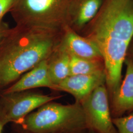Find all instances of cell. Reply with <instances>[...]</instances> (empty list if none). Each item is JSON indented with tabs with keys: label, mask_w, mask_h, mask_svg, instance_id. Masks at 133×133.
<instances>
[{
	"label": "cell",
	"mask_w": 133,
	"mask_h": 133,
	"mask_svg": "<svg viewBox=\"0 0 133 133\" xmlns=\"http://www.w3.org/2000/svg\"><path fill=\"white\" fill-rule=\"evenodd\" d=\"M72 0H15L10 13L16 24L64 30Z\"/></svg>",
	"instance_id": "obj_4"
},
{
	"label": "cell",
	"mask_w": 133,
	"mask_h": 133,
	"mask_svg": "<svg viewBox=\"0 0 133 133\" xmlns=\"http://www.w3.org/2000/svg\"><path fill=\"white\" fill-rule=\"evenodd\" d=\"M70 71L71 75H90L104 71L99 60L82 59L71 55Z\"/></svg>",
	"instance_id": "obj_13"
},
{
	"label": "cell",
	"mask_w": 133,
	"mask_h": 133,
	"mask_svg": "<svg viewBox=\"0 0 133 133\" xmlns=\"http://www.w3.org/2000/svg\"><path fill=\"white\" fill-rule=\"evenodd\" d=\"M15 0H0V19H3L4 16L10 12Z\"/></svg>",
	"instance_id": "obj_15"
},
{
	"label": "cell",
	"mask_w": 133,
	"mask_h": 133,
	"mask_svg": "<svg viewBox=\"0 0 133 133\" xmlns=\"http://www.w3.org/2000/svg\"><path fill=\"white\" fill-rule=\"evenodd\" d=\"M88 25L85 37L96 44L102 54L110 99L121 82L122 66L133 37V0H105Z\"/></svg>",
	"instance_id": "obj_1"
},
{
	"label": "cell",
	"mask_w": 133,
	"mask_h": 133,
	"mask_svg": "<svg viewBox=\"0 0 133 133\" xmlns=\"http://www.w3.org/2000/svg\"><path fill=\"white\" fill-rule=\"evenodd\" d=\"M126 65L125 77L109 99L113 118L133 111V61L128 60Z\"/></svg>",
	"instance_id": "obj_8"
},
{
	"label": "cell",
	"mask_w": 133,
	"mask_h": 133,
	"mask_svg": "<svg viewBox=\"0 0 133 133\" xmlns=\"http://www.w3.org/2000/svg\"><path fill=\"white\" fill-rule=\"evenodd\" d=\"M2 133V132H1V133Z\"/></svg>",
	"instance_id": "obj_19"
},
{
	"label": "cell",
	"mask_w": 133,
	"mask_h": 133,
	"mask_svg": "<svg viewBox=\"0 0 133 133\" xmlns=\"http://www.w3.org/2000/svg\"><path fill=\"white\" fill-rule=\"evenodd\" d=\"M10 29L9 25L3 20V19H0V48Z\"/></svg>",
	"instance_id": "obj_16"
},
{
	"label": "cell",
	"mask_w": 133,
	"mask_h": 133,
	"mask_svg": "<svg viewBox=\"0 0 133 133\" xmlns=\"http://www.w3.org/2000/svg\"><path fill=\"white\" fill-rule=\"evenodd\" d=\"M4 106L1 125L9 122H18L38 107L58 98V97L23 92L3 93Z\"/></svg>",
	"instance_id": "obj_6"
},
{
	"label": "cell",
	"mask_w": 133,
	"mask_h": 133,
	"mask_svg": "<svg viewBox=\"0 0 133 133\" xmlns=\"http://www.w3.org/2000/svg\"><path fill=\"white\" fill-rule=\"evenodd\" d=\"M2 126L0 124V133L2 132Z\"/></svg>",
	"instance_id": "obj_18"
},
{
	"label": "cell",
	"mask_w": 133,
	"mask_h": 133,
	"mask_svg": "<svg viewBox=\"0 0 133 133\" xmlns=\"http://www.w3.org/2000/svg\"><path fill=\"white\" fill-rule=\"evenodd\" d=\"M103 0H72L69 10L68 26L73 30L90 23L98 12Z\"/></svg>",
	"instance_id": "obj_11"
},
{
	"label": "cell",
	"mask_w": 133,
	"mask_h": 133,
	"mask_svg": "<svg viewBox=\"0 0 133 133\" xmlns=\"http://www.w3.org/2000/svg\"><path fill=\"white\" fill-rule=\"evenodd\" d=\"M43 87L52 89L53 88L48 74V59L25 73L12 85L5 89L3 93L20 92Z\"/></svg>",
	"instance_id": "obj_10"
},
{
	"label": "cell",
	"mask_w": 133,
	"mask_h": 133,
	"mask_svg": "<svg viewBox=\"0 0 133 133\" xmlns=\"http://www.w3.org/2000/svg\"><path fill=\"white\" fill-rule=\"evenodd\" d=\"M33 133H83L89 127L81 103L64 105L47 103L23 121Z\"/></svg>",
	"instance_id": "obj_3"
},
{
	"label": "cell",
	"mask_w": 133,
	"mask_h": 133,
	"mask_svg": "<svg viewBox=\"0 0 133 133\" xmlns=\"http://www.w3.org/2000/svg\"><path fill=\"white\" fill-rule=\"evenodd\" d=\"M61 44L71 55L92 60L102 59L99 48L91 39L80 36L68 26L64 30Z\"/></svg>",
	"instance_id": "obj_9"
},
{
	"label": "cell",
	"mask_w": 133,
	"mask_h": 133,
	"mask_svg": "<svg viewBox=\"0 0 133 133\" xmlns=\"http://www.w3.org/2000/svg\"><path fill=\"white\" fill-rule=\"evenodd\" d=\"M105 84V71L90 75L69 76L55 88L72 95L81 103L98 86Z\"/></svg>",
	"instance_id": "obj_7"
},
{
	"label": "cell",
	"mask_w": 133,
	"mask_h": 133,
	"mask_svg": "<svg viewBox=\"0 0 133 133\" xmlns=\"http://www.w3.org/2000/svg\"><path fill=\"white\" fill-rule=\"evenodd\" d=\"M63 32L26 25L10 28L0 48V88L48 59L60 44Z\"/></svg>",
	"instance_id": "obj_2"
},
{
	"label": "cell",
	"mask_w": 133,
	"mask_h": 133,
	"mask_svg": "<svg viewBox=\"0 0 133 133\" xmlns=\"http://www.w3.org/2000/svg\"><path fill=\"white\" fill-rule=\"evenodd\" d=\"M81 104L89 129L96 133H118L113 122L109 95L105 84L97 87Z\"/></svg>",
	"instance_id": "obj_5"
},
{
	"label": "cell",
	"mask_w": 133,
	"mask_h": 133,
	"mask_svg": "<svg viewBox=\"0 0 133 133\" xmlns=\"http://www.w3.org/2000/svg\"><path fill=\"white\" fill-rule=\"evenodd\" d=\"M113 122L118 133H133V113L114 118Z\"/></svg>",
	"instance_id": "obj_14"
},
{
	"label": "cell",
	"mask_w": 133,
	"mask_h": 133,
	"mask_svg": "<svg viewBox=\"0 0 133 133\" xmlns=\"http://www.w3.org/2000/svg\"><path fill=\"white\" fill-rule=\"evenodd\" d=\"M70 60L71 55L61 42L48 58V71L53 89L70 76Z\"/></svg>",
	"instance_id": "obj_12"
},
{
	"label": "cell",
	"mask_w": 133,
	"mask_h": 133,
	"mask_svg": "<svg viewBox=\"0 0 133 133\" xmlns=\"http://www.w3.org/2000/svg\"><path fill=\"white\" fill-rule=\"evenodd\" d=\"M89 133H96L95 132H94L93 130H91V129H89Z\"/></svg>",
	"instance_id": "obj_17"
}]
</instances>
